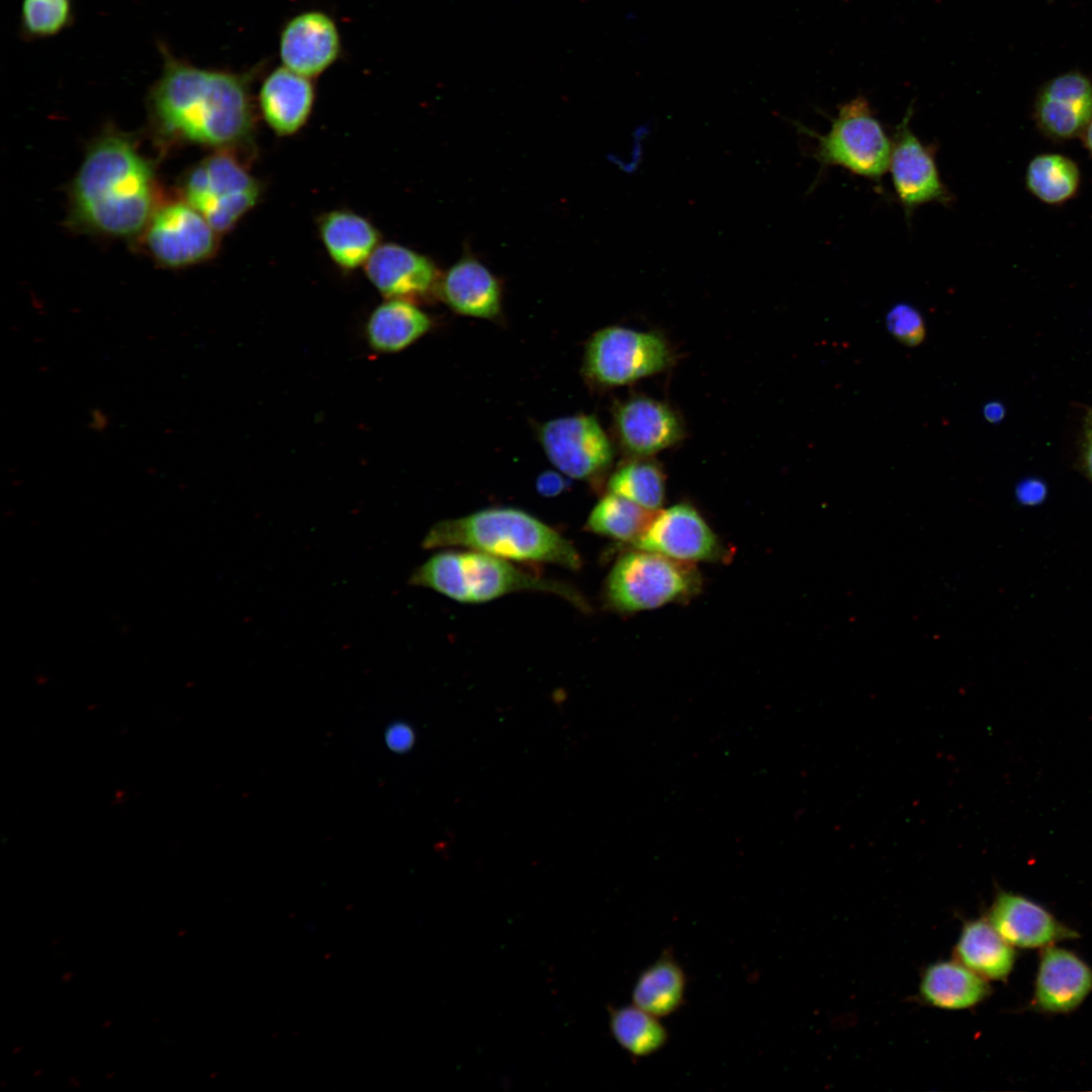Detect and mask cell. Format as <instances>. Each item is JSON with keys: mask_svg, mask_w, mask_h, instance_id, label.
Listing matches in <instances>:
<instances>
[{"mask_svg": "<svg viewBox=\"0 0 1092 1092\" xmlns=\"http://www.w3.org/2000/svg\"><path fill=\"white\" fill-rule=\"evenodd\" d=\"M162 71L148 94L151 116L166 138L216 150L251 145L257 73L200 68L161 46Z\"/></svg>", "mask_w": 1092, "mask_h": 1092, "instance_id": "cell-1", "label": "cell"}, {"mask_svg": "<svg viewBox=\"0 0 1092 1092\" xmlns=\"http://www.w3.org/2000/svg\"><path fill=\"white\" fill-rule=\"evenodd\" d=\"M70 219L112 238L142 235L160 205L155 171L135 143L107 131L89 147L73 180Z\"/></svg>", "mask_w": 1092, "mask_h": 1092, "instance_id": "cell-2", "label": "cell"}, {"mask_svg": "<svg viewBox=\"0 0 1092 1092\" xmlns=\"http://www.w3.org/2000/svg\"><path fill=\"white\" fill-rule=\"evenodd\" d=\"M425 549L461 548L512 562L550 563L577 570L582 561L564 536L531 514L515 508H489L445 519L422 541Z\"/></svg>", "mask_w": 1092, "mask_h": 1092, "instance_id": "cell-3", "label": "cell"}, {"mask_svg": "<svg viewBox=\"0 0 1092 1092\" xmlns=\"http://www.w3.org/2000/svg\"><path fill=\"white\" fill-rule=\"evenodd\" d=\"M417 567L413 585L462 604L487 603L507 595L538 592L559 597L582 612L589 609L572 585L525 571L514 562L468 549H442Z\"/></svg>", "mask_w": 1092, "mask_h": 1092, "instance_id": "cell-4", "label": "cell"}, {"mask_svg": "<svg viewBox=\"0 0 1092 1092\" xmlns=\"http://www.w3.org/2000/svg\"><path fill=\"white\" fill-rule=\"evenodd\" d=\"M701 582L692 563L636 549L617 559L607 576L604 596L613 610L633 613L689 599L700 590Z\"/></svg>", "mask_w": 1092, "mask_h": 1092, "instance_id": "cell-5", "label": "cell"}, {"mask_svg": "<svg viewBox=\"0 0 1092 1092\" xmlns=\"http://www.w3.org/2000/svg\"><path fill=\"white\" fill-rule=\"evenodd\" d=\"M236 150H216L190 169L184 200L220 235L232 231L260 200L263 186Z\"/></svg>", "mask_w": 1092, "mask_h": 1092, "instance_id": "cell-6", "label": "cell"}, {"mask_svg": "<svg viewBox=\"0 0 1092 1092\" xmlns=\"http://www.w3.org/2000/svg\"><path fill=\"white\" fill-rule=\"evenodd\" d=\"M792 123L799 132L817 140L811 156L822 169L839 166L879 181L889 168L893 142L863 96L841 104L825 134L816 133L800 122Z\"/></svg>", "mask_w": 1092, "mask_h": 1092, "instance_id": "cell-7", "label": "cell"}, {"mask_svg": "<svg viewBox=\"0 0 1092 1092\" xmlns=\"http://www.w3.org/2000/svg\"><path fill=\"white\" fill-rule=\"evenodd\" d=\"M670 363V348L659 334L612 326L588 340L583 373L597 384L620 386L659 373Z\"/></svg>", "mask_w": 1092, "mask_h": 1092, "instance_id": "cell-8", "label": "cell"}, {"mask_svg": "<svg viewBox=\"0 0 1092 1092\" xmlns=\"http://www.w3.org/2000/svg\"><path fill=\"white\" fill-rule=\"evenodd\" d=\"M143 235L147 251L162 267H189L218 251L219 234L184 199L160 204Z\"/></svg>", "mask_w": 1092, "mask_h": 1092, "instance_id": "cell-9", "label": "cell"}, {"mask_svg": "<svg viewBox=\"0 0 1092 1092\" xmlns=\"http://www.w3.org/2000/svg\"><path fill=\"white\" fill-rule=\"evenodd\" d=\"M538 436L550 462L570 478L590 479L612 464V443L594 416L575 415L548 421L539 429Z\"/></svg>", "mask_w": 1092, "mask_h": 1092, "instance_id": "cell-10", "label": "cell"}, {"mask_svg": "<svg viewBox=\"0 0 1092 1092\" xmlns=\"http://www.w3.org/2000/svg\"><path fill=\"white\" fill-rule=\"evenodd\" d=\"M911 107L897 126L889 163L892 182L906 212L930 202L948 204L952 197L940 179L935 149L910 129Z\"/></svg>", "mask_w": 1092, "mask_h": 1092, "instance_id": "cell-11", "label": "cell"}, {"mask_svg": "<svg viewBox=\"0 0 1092 1092\" xmlns=\"http://www.w3.org/2000/svg\"><path fill=\"white\" fill-rule=\"evenodd\" d=\"M632 544L636 549L692 564L716 560L722 553L715 533L700 513L688 504L657 511Z\"/></svg>", "mask_w": 1092, "mask_h": 1092, "instance_id": "cell-12", "label": "cell"}, {"mask_svg": "<svg viewBox=\"0 0 1092 1092\" xmlns=\"http://www.w3.org/2000/svg\"><path fill=\"white\" fill-rule=\"evenodd\" d=\"M342 40L336 21L321 10L291 17L279 36V58L285 68L312 79L339 59Z\"/></svg>", "mask_w": 1092, "mask_h": 1092, "instance_id": "cell-13", "label": "cell"}, {"mask_svg": "<svg viewBox=\"0 0 1092 1092\" xmlns=\"http://www.w3.org/2000/svg\"><path fill=\"white\" fill-rule=\"evenodd\" d=\"M986 919L1009 944L1017 948L1042 949L1079 937L1074 928L1059 920L1042 905L1023 895L1003 890L996 893Z\"/></svg>", "mask_w": 1092, "mask_h": 1092, "instance_id": "cell-14", "label": "cell"}, {"mask_svg": "<svg viewBox=\"0 0 1092 1092\" xmlns=\"http://www.w3.org/2000/svg\"><path fill=\"white\" fill-rule=\"evenodd\" d=\"M1092 992V968L1076 952L1056 946L1041 949L1030 1006L1048 1014L1075 1011Z\"/></svg>", "mask_w": 1092, "mask_h": 1092, "instance_id": "cell-15", "label": "cell"}, {"mask_svg": "<svg viewBox=\"0 0 1092 1092\" xmlns=\"http://www.w3.org/2000/svg\"><path fill=\"white\" fill-rule=\"evenodd\" d=\"M1033 113L1037 127L1052 140L1081 136L1092 118V82L1078 71L1056 76L1038 91Z\"/></svg>", "mask_w": 1092, "mask_h": 1092, "instance_id": "cell-16", "label": "cell"}, {"mask_svg": "<svg viewBox=\"0 0 1092 1092\" xmlns=\"http://www.w3.org/2000/svg\"><path fill=\"white\" fill-rule=\"evenodd\" d=\"M615 428L622 448L638 458L669 448L684 437L677 414L664 402L646 396H634L619 404Z\"/></svg>", "mask_w": 1092, "mask_h": 1092, "instance_id": "cell-17", "label": "cell"}, {"mask_svg": "<svg viewBox=\"0 0 1092 1092\" xmlns=\"http://www.w3.org/2000/svg\"><path fill=\"white\" fill-rule=\"evenodd\" d=\"M364 266L370 282L389 299L426 297L437 290L440 279L428 257L395 243L380 244Z\"/></svg>", "mask_w": 1092, "mask_h": 1092, "instance_id": "cell-18", "label": "cell"}, {"mask_svg": "<svg viewBox=\"0 0 1092 1092\" xmlns=\"http://www.w3.org/2000/svg\"><path fill=\"white\" fill-rule=\"evenodd\" d=\"M311 79L284 66L271 71L262 81L258 103L267 125L279 136L296 133L307 122L314 105Z\"/></svg>", "mask_w": 1092, "mask_h": 1092, "instance_id": "cell-19", "label": "cell"}, {"mask_svg": "<svg viewBox=\"0 0 1092 1092\" xmlns=\"http://www.w3.org/2000/svg\"><path fill=\"white\" fill-rule=\"evenodd\" d=\"M439 296L455 312L483 320L498 316L502 289L496 278L477 260L466 257L440 277Z\"/></svg>", "mask_w": 1092, "mask_h": 1092, "instance_id": "cell-20", "label": "cell"}, {"mask_svg": "<svg viewBox=\"0 0 1092 1092\" xmlns=\"http://www.w3.org/2000/svg\"><path fill=\"white\" fill-rule=\"evenodd\" d=\"M321 241L341 269L352 271L364 265L380 245L381 235L366 217L349 209H335L317 217Z\"/></svg>", "mask_w": 1092, "mask_h": 1092, "instance_id": "cell-21", "label": "cell"}, {"mask_svg": "<svg viewBox=\"0 0 1092 1092\" xmlns=\"http://www.w3.org/2000/svg\"><path fill=\"white\" fill-rule=\"evenodd\" d=\"M919 996L932 1007L943 1010L970 1009L991 993L989 981L958 962L938 961L922 973Z\"/></svg>", "mask_w": 1092, "mask_h": 1092, "instance_id": "cell-22", "label": "cell"}, {"mask_svg": "<svg viewBox=\"0 0 1092 1092\" xmlns=\"http://www.w3.org/2000/svg\"><path fill=\"white\" fill-rule=\"evenodd\" d=\"M1016 950L986 918L964 923L953 947V959L987 981H1005L1011 974Z\"/></svg>", "mask_w": 1092, "mask_h": 1092, "instance_id": "cell-23", "label": "cell"}, {"mask_svg": "<svg viewBox=\"0 0 1092 1092\" xmlns=\"http://www.w3.org/2000/svg\"><path fill=\"white\" fill-rule=\"evenodd\" d=\"M687 976L670 950L663 953L638 976L632 990V1002L658 1017L676 1012L685 1002Z\"/></svg>", "mask_w": 1092, "mask_h": 1092, "instance_id": "cell-24", "label": "cell"}, {"mask_svg": "<svg viewBox=\"0 0 1092 1092\" xmlns=\"http://www.w3.org/2000/svg\"><path fill=\"white\" fill-rule=\"evenodd\" d=\"M431 327L428 314L412 301L389 299L371 313L366 335L374 350L394 353L412 345Z\"/></svg>", "mask_w": 1092, "mask_h": 1092, "instance_id": "cell-25", "label": "cell"}, {"mask_svg": "<svg viewBox=\"0 0 1092 1092\" xmlns=\"http://www.w3.org/2000/svg\"><path fill=\"white\" fill-rule=\"evenodd\" d=\"M610 1031L616 1042L633 1058H646L662 1050L669 1034L660 1018L632 1003L609 1009Z\"/></svg>", "mask_w": 1092, "mask_h": 1092, "instance_id": "cell-26", "label": "cell"}, {"mask_svg": "<svg viewBox=\"0 0 1092 1092\" xmlns=\"http://www.w3.org/2000/svg\"><path fill=\"white\" fill-rule=\"evenodd\" d=\"M1080 181L1077 164L1061 154H1039L1027 165V190L1039 201L1050 205H1060L1072 199L1079 190Z\"/></svg>", "mask_w": 1092, "mask_h": 1092, "instance_id": "cell-27", "label": "cell"}, {"mask_svg": "<svg viewBox=\"0 0 1092 1092\" xmlns=\"http://www.w3.org/2000/svg\"><path fill=\"white\" fill-rule=\"evenodd\" d=\"M655 513L609 492L594 507L585 527L595 534L633 543L646 529Z\"/></svg>", "mask_w": 1092, "mask_h": 1092, "instance_id": "cell-28", "label": "cell"}, {"mask_svg": "<svg viewBox=\"0 0 1092 1092\" xmlns=\"http://www.w3.org/2000/svg\"><path fill=\"white\" fill-rule=\"evenodd\" d=\"M609 492L621 495L640 507L657 512L665 495L662 471L653 462L635 460L619 467L608 480Z\"/></svg>", "mask_w": 1092, "mask_h": 1092, "instance_id": "cell-29", "label": "cell"}, {"mask_svg": "<svg viewBox=\"0 0 1092 1092\" xmlns=\"http://www.w3.org/2000/svg\"><path fill=\"white\" fill-rule=\"evenodd\" d=\"M73 17V0H22L20 32L32 40L53 37L70 26Z\"/></svg>", "mask_w": 1092, "mask_h": 1092, "instance_id": "cell-30", "label": "cell"}, {"mask_svg": "<svg viewBox=\"0 0 1092 1092\" xmlns=\"http://www.w3.org/2000/svg\"><path fill=\"white\" fill-rule=\"evenodd\" d=\"M886 325L891 335L906 346H916L924 339L923 317L914 306L908 303L892 306L887 313Z\"/></svg>", "mask_w": 1092, "mask_h": 1092, "instance_id": "cell-31", "label": "cell"}, {"mask_svg": "<svg viewBox=\"0 0 1092 1092\" xmlns=\"http://www.w3.org/2000/svg\"><path fill=\"white\" fill-rule=\"evenodd\" d=\"M566 479L556 471L547 470L542 472L536 480L538 492L544 496H555L565 490Z\"/></svg>", "mask_w": 1092, "mask_h": 1092, "instance_id": "cell-32", "label": "cell"}, {"mask_svg": "<svg viewBox=\"0 0 1092 1092\" xmlns=\"http://www.w3.org/2000/svg\"><path fill=\"white\" fill-rule=\"evenodd\" d=\"M387 743L396 751L407 750L414 742V733L405 725L391 727L386 735Z\"/></svg>", "mask_w": 1092, "mask_h": 1092, "instance_id": "cell-33", "label": "cell"}, {"mask_svg": "<svg viewBox=\"0 0 1092 1092\" xmlns=\"http://www.w3.org/2000/svg\"><path fill=\"white\" fill-rule=\"evenodd\" d=\"M1084 464L1089 477L1092 479V412L1085 422Z\"/></svg>", "mask_w": 1092, "mask_h": 1092, "instance_id": "cell-34", "label": "cell"}, {"mask_svg": "<svg viewBox=\"0 0 1092 1092\" xmlns=\"http://www.w3.org/2000/svg\"><path fill=\"white\" fill-rule=\"evenodd\" d=\"M1042 492H1043L1042 486L1041 485H1035V483L1022 484L1020 486L1019 491H1018L1020 499L1023 500V502H1026V503L1027 502H1036L1039 497L1042 496Z\"/></svg>", "mask_w": 1092, "mask_h": 1092, "instance_id": "cell-35", "label": "cell"}, {"mask_svg": "<svg viewBox=\"0 0 1092 1092\" xmlns=\"http://www.w3.org/2000/svg\"><path fill=\"white\" fill-rule=\"evenodd\" d=\"M985 418L990 422H997L1003 416V407L996 402L988 403L984 408Z\"/></svg>", "mask_w": 1092, "mask_h": 1092, "instance_id": "cell-36", "label": "cell"}, {"mask_svg": "<svg viewBox=\"0 0 1092 1092\" xmlns=\"http://www.w3.org/2000/svg\"><path fill=\"white\" fill-rule=\"evenodd\" d=\"M1081 138L1083 140L1084 147L1092 156V118L1086 125L1084 131L1081 134Z\"/></svg>", "mask_w": 1092, "mask_h": 1092, "instance_id": "cell-37", "label": "cell"}]
</instances>
